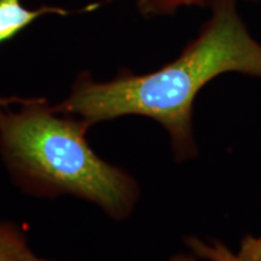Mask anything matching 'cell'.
Here are the masks:
<instances>
[{
	"mask_svg": "<svg viewBox=\"0 0 261 261\" xmlns=\"http://www.w3.org/2000/svg\"><path fill=\"white\" fill-rule=\"evenodd\" d=\"M70 12L69 10L58 6L44 5L37 9H29L22 4V0H0V45L11 40L41 16H65ZM9 106L10 97L0 96V114Z\"/></svg>",
	"mask_w": 261,
	"mask_h": 261,
	"instance_id": "cell-3",
	"label": "cell"
},
{
	"mask_svg": "<svg viewBox=\"0 0 261 261\" xmlns=\"http://www.w3.org/2000/svg\"><path fill=\"white\" fill-rule=\"evenodd\" d=\"M0 114V159L10 178L34 197L69 195L99 207L115 220L132 214L137 181L100 159L87 142L90 125L58 113L45 98L14 97Z\"/></svg>",
	"mask_w": 261,
	"mask_h": 261,
	"instance_id": "cell-2",
	"label": "cell"
},
{
	"mask_svg": "<svg viewBox=\"0 0 261 261\" xmlns=\"http://www.w3.org/2000/svg\"><path fill=\"white\" fill-rule=\"evenodd\" d=\"M188 247L197 257L208 261H261V236L243 237L237 254L231 253L220 242H203L197 237H188Z\"/></svg>",
	"mask_w": 261,
	"mask_h": 261,
	"instance_id": "cell-4",
	"label": "cell"
},
{
	"mask_svg": "<svg viewBox=\"0 0 261 261\" xmlns=\"http://www.w3.org/2000/svg\"><path fill=\"white\" fill-rule=\"evenodd\" d=\"M24 261H55V260H50V259H45V257H40V256L35 255V254L32 252L27 257H25Z\"/></svg>",
	"mask_w": 261,
	"mask_h": 261,
	"instance_id": "cell-8",
	"label": "cell"
},
{
	"mask_svg": "<svg viewBox=\"0 0 261 261\" xmlns=\"http://www.w3.org/2000/svg\"><path fill=\"white\" fill-rule=\"evenodd\" d=\"M31 253L23 230L12 223L0 221V261H24Z\"/></svg>",
	"mask_w": 261,
	"mask_h": 261,
	"instance_id": "cell-5",
	"label": "cell"
},
{
	"mask_svg": "<svg viewBox=\"0 0 261 261\" xmlns=\"http://www.w3.org/2000/svg\"><path fill=\"white\" fill-rule=\"evenodd\" d=\"M168 261H198V257L195 254H185V253H179L174 254L169 257Z\"/></svg>",
	"mask_w": 261,
	"mask_h": 261,
	"instance_id": "cell-7",
	"label": "cell"
},
{
	"mask_svg": "<svg viewBox=\"0 0 261 261\" xmlns=\"http://www.w3.org/2000/svg\"><path fill=\"white\" fill-rule=\"evenodd\" d=\"M260 3H261V2H260Z\"/></svg>",
	"mask_w": 261,
	"mask_h": 261,
	"instance_id": "cell-9",
	"label": "cell"
},
{
	"mask_svg": "<svg viewBox=\"0 0 261 261\" xmlns=\"http://www.w3.org/2000/svg\"><path fill=\"white\" fill-rule=\"evenodd\" d=\"M138 11L146 17H159L175 14L189 6H208L210 0H135ZM261 2V0H257Z\"/></svg>",
	"mask_w": 261,
	"mask_h": 261,
	"instance_id": "cell-6",
	"label": "cell"
},
{
	"mask_svg": "<svg viewBox=\"0 0 261 261\" xmlns=\"http://www.w3.org/2000/svg\"><path fill=\"white\" fill-rule=\"evenodd\" d=\"M208 6V18L175 60L145 74L121 70L107 81L83 71L55 109L90 126L127 115L148 117L167 130L177 161L196 158L192 117L202 89L227 73L261 79V42L248 28L238 0H210Z\"/></svg>",
	"mask_w": 261,
	"mask_h": 261,
	"instance_id": "cell-1",
	"label": "cell"
}]
</instances>
